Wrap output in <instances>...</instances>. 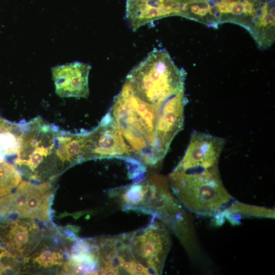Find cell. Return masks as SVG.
<instances>
[{
  "mask_svg": "<svg viewBox=\"0 0 275 275\" xmlns=\"http://www.w3.org/2000/svg\"><path fill=\"white\" fill-rule=\"evenodd\" d=\"M186 74L164 49H155L128 74L125 84L141 100L162 105L184 89Z\"/></svg>",
  "mask_w": 275,
  "mask_h": 275,
  "instance_id": "obj_1",
  "label": "cell"
},
{
  "mask_svg": "<svg viewBox=\"0 0 275 275\" xmlns=\"http://www.w3.org/2000/svg\"><path fill=\"white\" fill-rule=\"evenodd\" d=\"M170 179L181 202L199 215L215 216L233 199L222 181L218 168L193 172L173 171Z\"/></svg>",
  "mask_w": 275,
  "mask_h": 275,
  "instance_id": "obj_2",
  "label": "cell"
},
{
  "mask_svg": "<svg viewBox=\"0 0 275 275\" xmlns=\"http://www.w3.org/2000/svg\"><path fill=\"white\" fill-rule=\"evenodd\" d=\"M59 130L41 117L22 122L21 143L15 165L26 167L33 173L31 178L36 180L37 170L43 162L58 160L56 150Z\"/></svg>",
  "mask_w": 275,
  "mask_h": 275,
  "instance_id": "obj_3",
  "label": "cell"
},
{
  "mask_svg": "<svg viewBox=\"0 0 275 275\" xmlns=\"http://www.w3.org/2000/svg\"><path fill=\"white\" fill-rule=\"evenodd\" d=\"M124 237L134 259L138 256V262L145 266L151 274L161 272L170 243L169 234L162 225H152L138 234Z\"/></svg>",
  "mask_w": 275,
  "mask_h": 275,
  "instance_id": "obj_4",
  "label": "cell"
},
{
  "mask_svg": "<svg viewBox=\"0 0 275 275\" xmlns=\"http://www.w3.org/2000/svg\"><path fill=\"white\" fill-rule=\"evenodd\" d=\"M102 158L134 160L109 112L95 129L86 134L85 160Z\"/></svg>",
  "mask_w": 275,
  "mask_h": 275,
  "instance_id": "obj_5",
  "label": "cell"
},
{
  "mask_svg": "<svg viewBox=\"0 0 275 275\" xmlns=\"http://www.w3.org/2000/svg\"><path fill=\"white\" fill-rule=\"evenodd\" d=\"M224 144L223 138L194 131L184 155L173 172H193L218 168Z\"/></svg>",
  "mask_w": 275,
  "mask_h": 275,
  "instance_id": "obj_6",
  "label": "cell"
},
{
  "mask_svg": "<svg viewBox=\"0 0 275 275\" xmlns=\"http://www.w3.org/2000/svg\"><path fill=\"white\" fill-rule=\"evenodd\" d=\"M91 68L87 63L74 62L51 68L55 92L60 97L86 98L89 94V74Z\"/></svg>",
  "mask_w": 275,
  "mask_h": 275,
  "instance_id": "obj_7",
  "label": "cell"
},
{
  "mask_svg": "<svg viewBox=\"0 0 275 275\" xmlns=\"http://www.w3.org/2000/svg\"><path fill=\"white\" fill-rule=\"evenodd\" d=\"M187 102L184 89L170 98L163 104L158 122L157 142L164 157L175 135L182 129L184 109Z\"/></svg>",
  "mask_w": 275,
  "mask_h": 275,
  "instance_id": "obj_8",
  "label": "cell"
},
{
  "mask_svg": "<svg viewBox=\"0 0 275 275\" xmlns=\"http://www.w3.org/2000/svg\"><path fill=\"white\" fill-rule=\"evenodd\" d=\"M6 228L1 236L3 244L14 258L23 257L31 251L32 240L38 233V227L33 222L17 220Z\"/></svg>",
  "mask_w": 275,
  "mask_h": 275,
  "instance_id": "obj_9",
  "label": "cell"
},
{
  "mask_svg": "<svg viewBox=\"0 0 275 275\" xmlns=\"http://www.w3.org/2000/svg\"><path fill=\"white\" fill-rule=\"evenodd\" d=\"M51 185L48 182L35 184L19 215L22 218H36L47 222L49 219V208L51 200Z\"/></svg>",
  "mask_w": 275,
  "mask_h": 275,
  "instance_id": "obj_10",
  "label": "cell"
},
{
  "mask_svg": "<svg viewBox=\"0 0 275 275\" xmlns=\"http://www.w3.org/2000/svg\"><path fill=\"white\" fill-rule=\"evenodd\" d=\"M63 255L60 252L44 250L33 259V262L36 263L40 267L48 268L56 265L63 264Z\"/></svg>",
  "mask_w": 275,
  "mask_h": 275,
  "instance_id": "obj_11",
  "label": "cell"
}]
</instances>
